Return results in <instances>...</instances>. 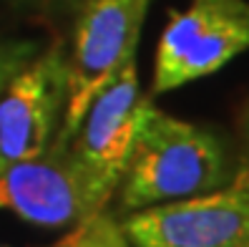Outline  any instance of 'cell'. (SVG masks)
<instances>
[{
    "instance_id": "cell-1",
    "label": "cell",
    "mask_w": 249,
    "mask_h": 247,
    "mask_svg": "<svg viewBox=\"0 0 249 247\" xmlns=\"http://www.w3.org/2000/svg\"><path fill=\"white\" fill-rule=\"evenodd\" d=\"M231 177L227 144L216 132L169 116L146 101L134 152L119 184V207L136 212L204 194L229 184Z\"/></svg>"
},
{
    "instance_id": "cell-2",
    "label": "cell",
    "mask_w": 249,
    "mask_h": 247,
    "mask_svg": "<svg viewBox=\"0 0 249 247\" xmlns=\"http://www.w3.org/2000/svg\"><path fill=\"white\" fill-rule=\"evenodd\" d=\"M249 51V0H192L169 10L156 43L151 91L166 94L222 71Z\"/></svg>"
},
{
    "instance_id": "cell-3",
    "label": "cell",
    "mask_w": 249,
    "mask_h": 247,
    "mask_svg": "<svg viewBox=\"0 0 249 247\" xmlns=\"http://www.w3.org/2000/svg\"><path fill=\"white\" fill-rule=\"evenodd\" d=\"M151 0H89L73 31L66 58V106L55 144L68 147L93 96L136 56L141 25Z\"/></svg>"
},
{
    "instance_id": "cell-4",
    "label": "cell",
    "mask_w": 249,
    "mask_h": 247,
    "mask_svg": "<svg viewBox=\"0 0 249 247\" xmlns=\"http://www.w3.org/2000/svg\"><path fill=\"white\" fill-rule=\"evenodd\" d=\"M121 229L131 247H239L249 242V167L219 190L128 212Z\"/></svg>"
},
{
    "instance_id": "cell-5",
    "label": "cell",
    "mask_w": 249,
    "mask_h": 247,
    "mask_svg": "<svg viewBox=\"0 0 249 247\" xmlns=\"http://www.w3.org/2000/svg\"><path fill=\"white\" fill-rule=\"evenodd\" d=\"M108 199L71 149L55 141L40 156L0 171V209L38 227L83 225Z\"/></svg>"
},
{
    "instance_id": "cell-6",
    "label": "cell",
    "mask_w": 249,
    "mask_h": 247,
    "mask_svg": "<svg viewBox=\"0 0 249 247\" xmlns=\"http://www.w3.org/2000/svg\"><path fill=\"white\" fill-rule=\"evenodd\" d=\"M146 101L149 98L139 89L134 56L93 96L78 132L68 141L71 154L108 197L119 190L126 174Z\"/></svg>"
},
{
    "instance_id": "cell-7",
    "label": "cell",
    "mask_w": 249,
    "mask_h": 247,
    "mask_svg": "<svg viewBox=\"0 0 249 247\" xmlns=\"http://www.w3.org/2000/svg\"><path fill=\"white\" fill-rule=\"evenodd\" d=\"M66 106V58L51 48L25 61L0 94V171L51 147Z\"/></svg>"
},
{
    "instance_id": "cell-8",
    "label": "cell",
    "mask_w": 249,
    "mask_h": 247,
    "mask_svg": "<svg viewBox=\"0 0 249 247\" xmlns=\"http://www.w3.org/2000/svg\"><path fill=\"white\" fill-rule=\"evenodd\" d=\"M66 247H131V245L121 229V222H116L113 214L101 209L89 222L78 225V232L66 242Z\"/></svg>"
},
{
    "instance_id": "cell-9",
    "label": "cell",
    "mask_w": 249,
    "mask_h": 247,
    "mask_svg": "<svg viewBox=\"0 0 249 247\" xmlns=\"http://www.w3.org/2000/svg\"><path fill=\"white\" fill-rule=\"evenodd\" d=\"M31 56V46L23 43H0V94L13 78V74L28 61Z\"/></svg>"
},
{
    "instance_id": "cell-10",
    "label": "cell",
    "mask_w": 249,
    "mask_h": 247,
    "mask_svg": "<svg viewBox=\"0 0 249 247\" xmlns=\"http://www.w3.org/2000/svg\"><path fill=\"white\" fill-rule=\"evenodd\" d=\"M239 136H242V162L239 164L249 167V101L239 116Z\"/></svg>"
},
{
    "instance_id": "cell-11",
    "label": "cell",
    "mask_w": 249,
    "mask_h": 247,
    "mask_svg": "<svg viewBox=\"0 0 249 247\" xmlns=\"http://www.w3.org/2000/svg\"><path fill=\"white\" fill-rule=\"evenodd\" d=\"M239 247H249V242H244V245H239Z\"/></svg>"
},
{
    "instance_id": "cell-12",
    "label": "cell",
    "mask_w": 249,
    "mask_h": 247,
    "mask_svg": "<svg viewBox=\"0 0 249 247\" xmlns=\"http://www.w3.org/2000/svg\"><path fill=\"white\" fill-rule=\"evenodd\" d=\"M0 247H8V245H0Z\"/></svg>"
}]
</instances>
